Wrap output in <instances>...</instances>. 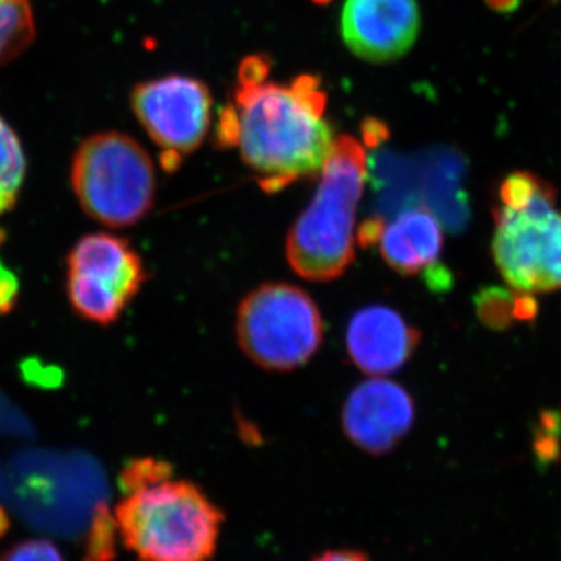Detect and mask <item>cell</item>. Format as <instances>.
I'll use <instances>...</instances> for the list:
<instances>
[{
    "label": "cell",
    "mask_w": 561,
    "mask_h": 561,
    "mask_svg": "<svg viewBox=\"0 0 561 561\" xmlns=\"http://www.w3.org/2000/svg\"><path fill=\"white\" fill-rule=\"evenodd\" d=\"M367 172L364 144L348 135L335 138L312 202L287 234V261L301 278L330 283L353 264L357 208Z\"/></svg>",
    "instance_id": "3"
},
{
    "label": "cell",
    "mask_w": 561,
    "mask_h": 561,
    "mask_svg": "<svg viewBox=\"0 0 561 561\" xmlns=\"http://www.w3.org/2000/svg\"><path fill=\"white\" fill-rule=\"evenodd\" d=\"M271 61L253 55L242 61L232 103L220 113L217 140L238 147L243 162L267 194L319 175L330 157L334 131L324 117L327 94L319 77L290 84L268 80Z\"/></svg>",
    "instance_id": "1"
},
{
    "label": "cell",
    "mask_w": 561,
    "mask_h": 561,
    "mask_svg": "<svg viewBox=\"0 0 561 561\" xmlns=\"http://www.w3.org/2000/svg\"><path fill=\"white\" fill-rule=\"evenodd\" d=\"M415 415V401L404 387L375 378L351 391L342 409V427L360 451L382 456L408 437Z\"/></svg>",
    "instance_id": "9"
},
{
    "label": "cell",
    "mask_w": 561,
    "mask_h": 561,
    "mask_svg": "<svg viewBox=\"0 0 561 561\" xmlns=\"http://www.w3.org/2000/svg\"><path fill=\"white\" fill-rule=\"evenodd\" d=\"M556 206V187L540 175L513 172L501 181L491 249L513 290L561 289V213Z\"/></svg>",
    "instance_id": "4"
},
{
    "label": "cell",
    "mask_w": 561,
    "mask_h": 561,
    "mask_svg": "<svg viewBox=\"0 0 561 561\" xmlns=\"http://www.w3.org/2000/svg\"><path fill=\"white\" fill-rule=\"evenodd\" d=\"M312 561H370L364 552L353 551V549H332V551L321 552Z\"/></svg>",
    "instance_id": "18"
},
{
    "label": "cell",
    "mask_w": 561,
    "mask_h": 561,
    "mask_svg": "<svg viewBox=\"0 0 561 561\" xmlns=\"http://www.w3.org/2000/svg\"><path fill=\"white\" fill-rule=\"evenodd\" d=\"M131 105L144 130L160 147L165 171L180 168L208 136L213 98L202 80L169 76L136 87Z\"/></svg>",
    "instance_id": "8"
},
{
    "label": "cell",
    "mask_w": 561,
    "mask_h": 561,
    "mask_svg": "<svg viewBox=\"0 0 561 561\" xmlns=\"http://www.w3.org/2000/svg\"><path fill=\"white\" fill-rule=\"evenodd\" d=\"M33 16L28 0H0V62L25 49L33 38Z\"/></svg>",
    "instance_id": "14"
},
{
    "label": "cell",
    "mask_w": 561,
    "mask_h": 561,
    "mask_svg": "<svg viewBox=\"0 0 561 561\" xmlns=\"http://www.w3.org/2000/svg\"><path fill=\"white\" fill-rule=\"evenodd\" d=\"M421 13L416 0H345L341 32L346 47L360 60H400L419 38Z\"/></svg>",
    "instance_id": "10"
},
{
    "label": "cell",
    "mask_w": 561,
    "mask_h": 561,
    "mask_svg": "<svg viewBox=\"0 0 561 561\" xmlns=\"http://www.w3.org/2000/svg\"><path fill=\"white\" fill-rule=\"evenodd\" d=\"M420 331L389 306L373 305L351 317L346 330L350 359L365 375L397 373L419 348Z\"/></svg>",
    "instance_id": "12"
},
{
    "label": "cell",
    "mask_w": 561,
    "mask_h": 561,
    "mask_svg": "<svg viewBox=\"0 0 561 561\" xmlns=\"http://www.w3.org/2000/svg\"><path fill=\"white\" fill-rule=\"evenodd\" d=\"M371 245H378L383 262L401 276L427 273L432 286L445 287L448 272L438 267L445 236L437 217L426 206L415 205L402 209L390 220L379 221Z\"/></svg>",
    "instance_id": "11"
},
{
    "label": "cell",
    "mask_w": 561,
    "mask_h": 561,
    "mask_svg": "<svg viewBox=\"0 0 561 561\" xmlns=\"http://www.w3.org/2000/svg\"><path fill=\"white\" fill-rule=\"evenodd\" d=\"M516 301L518 291L512 294L511 290L491 287L476 297V311L486 327L502 330L516 320Z\"/></svg>",
    "instance_id": "15"
},
{
    "label": "cell",
    "mask_w": 561,
    "mask_h": 561,
    "mask_svg": "<svg viewBox=\"0 0 561 561\" xmlns=\"http://www.w3.org/2000/svg\"><path fill=\"white\" fill-rule=\"evenodd\" d=\"M168 461H131L122 472L116 508L122 540L142 561H209L224 513L190 481H173Z\"/></svg>",
    "instance_id": "2"
},
{
    "label": "cell",
    "mask_w": 561,
    "mask_h": 561,
    "mask_svg": "<svg viewBox=\"0 0 561 561\" xmlns=\"http://www.w3.org/2000/svg\"><path fill=\"white\" fill-rule=\"evenodd\" d=\"M0 561H65L60 551L49 541L32 540L21 542Z\"/></svg>",
    "instance_id": "16"
},
{
    "label": "cell",
    "mask_w": 561,
    "mask_h": 561,
    "mask_svg": "<svg viewBox=\"0 0 561 561\" xmlns=\"http://www.w3.org/2000/svg\"><path fill=\"white\" fill-rule=\"evenodd\" d=\"M25 176L20 139L0 117V217L13 209Z\"/></svg>",
    "instance_id": "13"
},
{
    "label": "cell",
    "mask_w": 561,
    "mask_h": 561,
    "mask_svg": "<svg viewBox=\"0 0 561 561\" xmlns=\"http://www.w3.org/2000/svg\"><path fill=\"white\" fill-rule=\"evenodd\" d=\"M70 180L84 213L106 227H133L153 208V162L135 139L122 133H101L84 140L73 157Z\"/></svg>",
    "instance_id": "5"
},
{
    "label": "cell",
    "mask_w": 561,
    "mask_h": 561,
    "mask_svg": "<svg viewBox=\"0 0 561 561\" xmlns=\"http://www.w3.org/2000/svg\"><path fill=\"white\" fill-rule=\"evenodd\" d=\"M238 342L254 364L268 371H291L308 364L324 339V321L308 291L267 283L241 301Z\"/></svg>",
    "instance_id": "6"
},
{
    "label": "cell",
    "mask_w": 561,
    "mask_h": 561,
    "mask_svg": "<svg viewBox=\"0 0 561 561\" xmlns=\"http://www.w3.org/2000/svg\"><path fill=\"white\" fill-rule=\"evenodd\" d=\"M18 297V283L13 273L0 264V313L10 312Z\"/></svg>",
    "instance_id": "17"
},
{
    "label": "cell",
    "mask_w": 561,
    "mask_h": 561,
    "mask_svg": "<svg viewBox=\"0 0 561 561\" xmlns=\"http://www.w3.org/2000/svg\"><path fill=\"white\" fill-rule=\"evenodd\" d=\"M486 5L494 11H500V13H508V11H513L516 7L519 5L522 0H485Z\"/></svg>",
    "instance_id": "19"
},
{
    "label": "cell",
    "mask_w": 561,
    "mask_h": 561,
    "mask_svg": "<svg viewBox=\"0 0 561 561\" xmlns=\"http://www.w3.org/2000/svg\"><path fill=\"white\" fill-rule=\"evenodd\" d=\"M146 268L131 243L106 232L84 236L68 257L66 289L73 311L95 324H113L135 300Z\"/></svg>",
    "instance_id": "7"
}]
</instances>
